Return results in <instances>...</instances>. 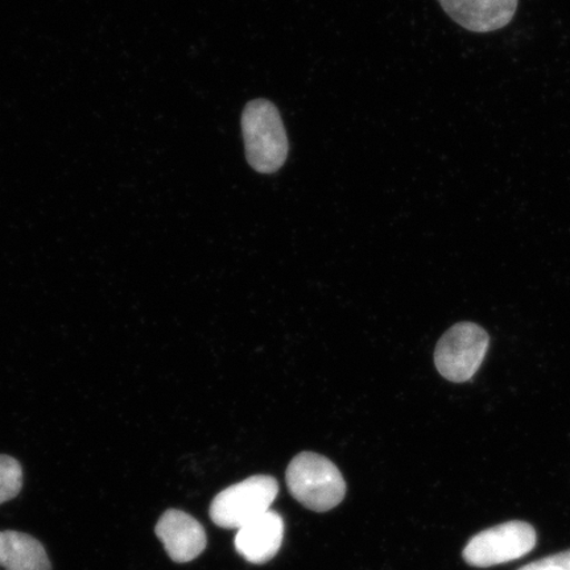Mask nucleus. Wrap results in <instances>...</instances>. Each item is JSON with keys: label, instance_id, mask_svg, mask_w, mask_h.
Here are the masks:
<instances>
[{"label": "nucleus", "instance_id": "1", "mask_svg": "<svg viewBox=\"0 0 570 570\" xmlns=\"http://www.w3.org/2000/svg\"><path fill=\"white\" fill-rule=\"evenodd\" d=\"M246 159L256 173H277L288 158L287 132L279 109L267 99L248 102L242 114Z\"/></svg>", "mask_w": 570, "mask_h": 570}, {"label": "nucleus", "instance_id": "2", "mask_svg": "<svg viewBox=\"0 0 570 570\" xmlns=\"http://www.w3.org/2000/svg\"><path fill=\"white\" fill-rule=\"evenodd\" d=\"M285 479L292 497L312 511L333 510L346 495V482L338 468L317 453L297 454L289 462Z\"/></svg>", "mask_w": 570, "mask_h": 570}, {"label": "nucleus", "instance_id": "3", "mask_svg": "<svg viewBox=\"0 0 570 570\" xmlns=\"http://www.w3.org/2000/svg\"><path fill=\"white\" fill-rule=\"evenodd\" d=\"M279 494V483L271 475H254L220 491L213 499L210 518L226 530L242 529L266 514Z\"/></svg>", "mask_w": 570, "mask_h": 570}, {"label": "nucleus", "instance_id": "4", "mask_svg": "<svg viewBox=\"0 0 570 570\" xmlns=\"http://www.w3.org/2000/svg\"><path fill=\"white\" fill-rule=\"evenodd\" d=\"M538 544L533 525L511 520L476 533L463 548L462 558L475 568H490L524 558Z\"/></svg>", "mask_w": 570, "mask_h": 570}, {"label": "nucleus", "instance_id": "5", "mask_svg": "<svg viewBox=\"0 0 570 570\" xmlns=\"http://www.w3.org/2000/svg\"><path fill=\"white\" fill-rule=\"evenodd\" d=\"M489 344V334L482 326L455 324L440 338L434 352V365L446 381L465 383L479 372Z\"/></svg>", "mask_w": 570, "mask_h": 570}, {"label": "nucleus", "instance_id": "6", "mask_svg": "<svg viewBox=\"0 0 570 570\" xmlns=\"http://www.w3.org/2000/svg\"><path fill=\"white\" fill-rule=\"evenodd\" d=\"M446 16L470 32L502 30L515 18L519 0H438Z\"/></svg>", "mask_w": 570, "mask_h": 570}, {"label": "nucleus", "instance_id": "7", "mask_svg": "<svg viewBox=\"0 0 570 570\" xmlns=\"http://www.w3.org/2000/svg\"><path fill=\"white\" fill-rule=\"evenodd\" d=\"M170 560L184 564L198 558L205 551L206 532L194 517L180 510L170 509L160 517L155 527Z\"/></svg>", "mask_w": 570, "mask_h": 570}, {"label": "nucleus", "instance_id": "8", "mask_svg": "<svg viewBox=\"0 0 570 570\" xmlns=\"http://www.w3.org/2000/svg\"><path fill=\"white\" fill-rule=\"evenodd\" d=\"M284 539V520L276 511H267L238 530L235 550L248 562L261 566L273 560Z\"/></svg>", "mask_w": 570, "mask_h": 570}, {"label": "nucleus", "instance_id": "9", "mask_svg": "<svg viewBox=\"0 0 570 570\" xmlns=\"http://www.w3.org/2000/svg\"><path fill=\"white\" fill-rule=\"evenodd\" d=\"M0 567L6 570H52L40 541L18 531H0Z\"/></svg>", "mask_w": 570, "mask_h": 570}, {"label": "nucleus", "instance_id": "10", "mask_svg": "<svg viewBox=\"0 0 570 570\" xmlns=\"http://www.w3.org/2000/svg\"><path fill=\"white\" fill-rule=\"evenodd\" d=\"M23 488V469L18 460L0 454V504L12 501Z\"/></svg>", "mask_w": 570, "mask_h": 570}, {"label": "nucleus", "instance_id": "11", "mask_svg": "<svg viewBox=\"0 0 570 570\" xmlns=\"http://www.w3.org/2000/svg\"><path fill=\"white\" fill-rule=\"evenodd\" d=\"M519 570H570V550L532 561Z\"/></svg>", "mask_w": 570, "mask_h": 570}]
</instances>
